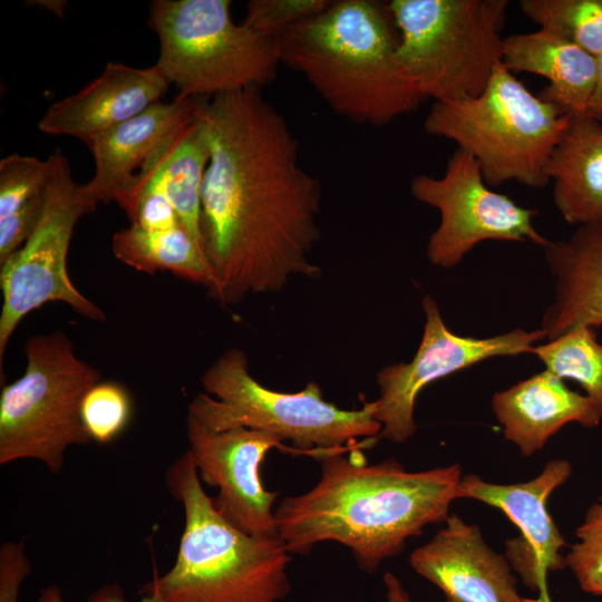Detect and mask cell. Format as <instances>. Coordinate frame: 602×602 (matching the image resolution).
<instances>
[{"label": "cell", "instance_id": "11", "mask_svg": "<svg viewBox=\"0 0 602 602\" xmlns=\"http://www.w3.org/2000/svg\"><path fill=\"white\" fill-rule=\"evenodd\" d=\"M410 193L440 214L426 250L435 266L458 265L486 240H528L543 247L550 242L533 224L537 210L520 206L507 195L492 191L475 158L459 148L449 156L443 176H415Z\"/></svg>", "mask_w": 602, "mask_h": 602}, {"label": "cell", "instance_id": "34", "mask_svg": "<svg viewBox=\"0 0 602 602\" xmlns=\"http://www.w3.org/2000/svg\"><path fill=\"white\" fill-rule=\"evenodd\" d=\"M598 71L594 89L589 100L586 114L602 124V54L596 57Z\"/></svg>", "mask_w": 602, "mask_h": 602}, {"label": "cell", "instance_id": "4", "mask_svg": "<svg viewBox=\"0 0 602 602\" xmlns=\"http://www.w3.org/2000/svg\"><path fill=\"white\" fill-rule=\"evenodd\" d=\"M166 483L183 506L184 530L174 565L146 592L165 602H280L288 595L290 553L281 537L230 524L203 489L187 450L167 469Z\"/></svg>", "mask_w": 602, "mask_h": 602}, {"label": "cell", "instance_id": "33", "mask_svg": "<svg viewBox=\"0 0 602 602\" xmlns=\"http://www.w3.org/2000/svg\"><path fill=\"white\" fill-rule=\"evenodd\" d=\"M36 602H65L60 588L49 585L41 590ZM90 602H127L118 588L109 586L99 590ZM137 602H165L162 596L154 591H147L146 595Z\"/></svg>", "mask_w": 602, "mask_h": 602}, {"label": "cell", "instance_id": "16", "mask_svg": "<svg viewBox=\"0 0 602 602\" xmlns=\"http://www.w3.org/2000/svg\"><path fill=\"white\" fill-rule=\"evenodd\" d=\"M409 564L443 592L445 602H526L507 559L489 547L477 525L457 514L410 553Z\"/></svg>", "mask_w": 602, "mask_h": 602}, {"label": "cell", "instance_id": "23", "mask_svg": "<svg viewBox=\"0 0 602 602\" xmlns=\"http://www.w3.org/2000/svg\"><path fill=\"white\" fill-rule=\"evenodd\" d=\"M204 108L185 130L175 149L154 178V182L174 206L184 227L202 247L201 195L205 172L211 159Z\"/></svg>", "mask_w": 602, "mask_h": 602}, {"label": "cell", "instance_id": "26", "mask_svg": "<svg viewBox=\"0 0 602 602\" xmlns=\"http://www.w3.org/2000/svg\"><path fill=\"white\" fill-rule=\"evenodd\" d=\"M80 416L91 440L103 445L109 444L124 431L129 423L130 396L123 385L100 380L85 395Z\"/></svg>", "mask_w": 602, "mask_h": 602}, {"label": "cell", "instance_id": "17", "mask_svg": "<svg viewBox=\"0 0 602 602\" xmlns=\"http://www.w3.org/2000/svg\"><path fill=\"white\" fill-rule=\"evenodd\" d=\"M168 85L157 65L136 68L109 61L79 91L51 104L38 128L47 135L75 137L88 146L100 134L162 101Z\"/></svg>", "mask_w": 602, "mask_h": 602}, {"label": "cell", "instance_id": "6", "mask_svg": "<svg viewBox=\"0 0 602 602\" xmlns=\"http://www.w3.org/2000/svg\"><path fill=\"white\" fill-rule=\"evenodd\" d=\"M571 118L499 62L480 95L434 101L424 129L472 155L487 185L540 188L550 182L545 167Z\"/></svg>", "mask_w": 602, "mask_h": 602}, {"label": "cell", "instance_id": "14", "mask_svg": "<svg viewBox=\"0 0 602 602\" xmlns=\"http://www.w3.org/2000/svg\"><path fill=\"white\" fill-rule=\"evenodd\" d=\"M187 453L201 482L219 489L215 509L234 527L254 536L279 535L274 504L279 492L265 488L260 467L271 449L298 454L279 438L255 429L214 431L187 414Z\"/></svg>", "mask_w": 602, "mask_h": 602}, {"label": "cell", "instance_id": "19", "mask_svg": "<svg viewBox=\"0 0 602 602\" xmlns=\"http://www.w3.org/2000/svg\"><path fill=\"white\" fill-rule=\"evenodd\" d=\"M544 252L555 278V299L541 322L547 341L574 328L601 327L602 217L579 225L567 240L550 241Z\"/></svg>", "mask_w": 602, "mask_h": 602}, {"label": "cell", "instance_id": "8", "mask_svg": "<svg viewBox=\"0 0 602 602\" xmlns=\"http://www.w3.org/2000/svg\"><path fill=\"white\" fill-rule=\"evenodd\" d=\"M230 0H154L148 26L157 33V67L181 97L261 88L281 64L276 38L258 33L231 13Z\"/></svg>", "mask_w": 602, "mask_h": 602}, {"label": "cell", "instance_id": "28", "mask_svg": "<svg viewBox=\"0 0 602 602\" xmlns=\"http://www.w3.org/2000/svg\"><path fill=\"white\" fill-rule=\"evenodd\" d=\"M575 536L565 555L566 567L581 590L602 596V497L590 506Z\"/></svg>", "mask_w": 602, "mask_h": 602}, {"label": "cell", "instance_id": "1", "mask_svg": "<svg viewBox=\"0 0 602 602\" xmlns=\"http://www.w3.org/2000/svg\"><path fill=\"white\" fill-rule=\"evenodd\" d=\"M211 159L201 195L203 250L213 299L223 305L281 291L294 275L317 278L319 181L299 163L283 115L252 87L210 98Z\"/></svg>", "mask_w": 602, "mask_h": 602}, {"label": "cell", "instance_id": "25", "mask_svg": "<svg viewBox=\"0 0 602 602\" xmlns=\"http://www.w3.org/2000/svg\"><path fill=\"white\" fill-rule=\"evenodd\" d=\"M520 7L540 29L602 54V0H522Z\"/></svg>", "mask_w": 602, "mask_h": 602}, {"label": "cell", "instance_id": "9", "mask_svg": "<svg viewBox=\"0 0 602 602\" xmlns=\"http://www.w3.org/2000/svg\"><path fill=\"white\" fill-rule=\"evenodd\" d=\"M23 351V375L0 394V464L35 459L59 473L69 447L91 441L80 408L101 377L62 331L30 337Z\"/></svg>", "mask_w": 602, "mask_h": 602}, {"label": "cell", "instance_id": "15", "mask_svg": "<svg viewBox=\"0 0 602 602\" xmlns=\"http://www.w3.org/2000/svg\"><path fill=\"white\" fill-rule=\"evenodd\" d=\"M571 474L570 462L552 459L527 482L494 484L467 474L462 476L457 488V499L470 498L491 505L518 528L521 535L506 542L505 557L524 585L540 593L535 602H551L547 573L566 567L565 555L561 553L566 543L547 511V499Z\"/></svg>", "mask_w": 602, "mask_h": 602}, {"label": "cell", "instance_id": "30", "mask_svg": "<svg viewBox=\"0 0 602 602\" xmlns=\"http://www.w3.org/2000/svg\"><path fill=\"white\" fill-rule=\"evenodd\" d=\"M45 200L46 191L12 214L0 219V265L17 253L31 236L42 215Z\"/></svg>", "mask_w": 602, "mask_h": 602}, {"label": "cell", "instance_id": "27", "mask_svg": "<svg viewBox=\"0 0 602 602\" xmlns=\"http://www.w3.org/2000/svg\"><path fill=\"white\" fill-rule=\"evenodd\" d=\"M54 171V159L11 154L0 161V219L43 193Z\"/></svg>", "mask_w": 602, "mask_h": 602}, {"label": "cell", "instance_id": "20", "mask_svg": "<svg viewBox=\"0 0 602 602\" xmlns=\"http://www.w3.org/2000/svg\"><path fill=\"white\" fill-rule=\"evenodd\" d=\"M502 64L513 74L542 76L537 95L570 117L584 116L594 89L598 59L575 43L545 30L504 38Z\"/></svg>", "mask_w": 602, "mask_h": 602}, {"label": "cell", "instance_id": "35", "mask_svg": "<svg viewBox=\"0 0 602 602\" xmlns=\"http://www.w3.org/2000/svg\"><path fill=\"white\" fill-rule=\"evenodd\" d=\"M382 582L386 589L387 602H414L399 577L394 573H385Z\"/></svg>", "mask_w": 602, "mask_h": 602}, {"label": "cell", "instance_id": "13", "mask_svg": "<svg viewBox=\"0 0 602 602\" xmlns=\"http://www.w3.org/2000/svg\"><path fill=\"white\" fill-rule=\"evenodd\" d=\"M207 98L177 97L156 103L139 115L100 134L88 145L95 172L81 184L85 198L97 207L115 202L132 216L144 190L154 181Z\"/></svg>", "mask_w": 602, "mask_h": 602}, {"label": "cell", "instance_id": "3", "mask_svg": "<svg viewBox=\"0 0 602 602\" xmlns=\"http://www.w3.org/2000/svg\"><path fill=\"white\" fill-rule=\"evenodd\" d=\"M281 64L301 74L337 115L386 126L426 100L398 59L388 3L337 0L278 38Z\"/></svg>", "mask_w": 602, "mask_h": 602}, {"label": "cell", "instance_id": "22", "mask_svg": "<svg viewBox=\"0 0 602 602\" xmlns=\"http://www.w3.org/2000/svg\"><path fill=\"white\" fill-rule=\"evenodd\" d=\"M111 251L117 260L139 272L169 271L207 289L212 285L205 252L183 224L164 231H147L130 224L114 233Z\"/></svg>", "mask_w": 602, "mask_h": 602}, {"label": "cell", "instance_id": "29", "mask_svg": "<svg viewBox=\"0 0 602 602\" xmlns=\"http://www.w3.org/2000/svg\"><path fill=\"white\" fill-rule=\"evenodd\" d=\"M329 0H251L242 21L251 30L279 38L291 27L322 12Z\"/></svg>", "mask_w": 602, "mask_h": 602}, {"label": "cell", "instance_id": "2", "mask_svg": "<svg viewBox=\"0 0 602 602\" xmlns=\"http://www.w3.org/2000/svg\"><path fill=\"white\" fill-rule=\"evenodd\" d=\"M319 462L318 483L276 505L279 536L290 554H309L322 542L344 545L368 573L446 521L463 476L459 464L420 472L395 459L368 464L359 449Z\"/></svg>", "mask_w": 602, "mask_h": 602}, {"label": "cell", "instance_id": "10", "mask_svg": "<svg viewBox=\"0 0 602 602\" xmlns=\"http://www.w3.org/2000/svg\"><path fill=\"white\" fill-rule=\"evenodd\" d=\"M54 171L46 190L40 221L25 245L0 265V367L8 342L30 312L49 302L69 305L81 317L104 321L100 307L72 283L67 269L68 250L78 220L94 207L84 196L60 149L52 154Z\"/></svg>", "mask_w": 602, "mask_h": 602}, {"label": "cell", "instance_id": "12", "mask_svg": "<svg viewBox=\"0 0 602 602\" xmlns=\"http://www.w3.org/2000/svg\"><path fill=\"white\" fill-rule=\"evenodd\" d=\"M421 304L426 321L414 358L388 365L377 373L376 419L381 425L378 438L395 444H404L415 435L416 400L425 387L493 357L531 353L535 343L546 338L542 329H513L489 338L459 336L447 328L434 298L425 295Z\"/></svg>", "mask_w": 602, "mask_h": 602}, {"label": "cell", "instance_id": "5", "mask_svg": "<svg viewBox=\"0 0 602 602\" xmlns=\"http://www.w3.org/2000/svg\"><path fill=\"white\" fill-rule=\"evenodd\" d=\"M201 382L205 392L192 399L188 414L214 431L261 430L318 460L359 449L358 438L379 439L376 400L343 409L327 401L314 381L292 394L270 389L251 376L247 356L237 348L222 353Z\"/></svg>", "mask_w": 602, "mask_h": 602}, {"label": "cell", "instance_id": "36", "mask_svg": "<svg viewBox=\"0 0 602 602\" xmlns=\"http://www.w3.org/2000/svg\"><path fill=\"white\" fill-rule=\"evenodd\" d=\"M30 3L32 4L37 3V6L46 10H49L58 16H62L66 7L68 6L67 1H62V0H38V1H30Z\"/></svg>", "mask_w": 602, "mask_h": 602}, {"label": "cell", "instance_id": "24", "mask_svg": "<svg viewBox=\"0 0 602 602\" xmlns=\"http://www.w3.org/2000/svg\"><path fill=\"white\" fill-rule=\"evenodd\" d=\"M531 353L559 378L580 383L602 416V342L594 328H574L544 344L534 346Z\"/></svg>", "mask_w": 602, "mask_h": 602}, {"label": "cell", "instance_id": "32", "mask_svg": "<svg viewBox=\"0 0 602 602\" xmlns=\"http://www.w3.org/2000/svg\"><path fill=\"white\" fill-rule=\"evenodd\" d=\"M30 572L25 543H3L0 547V602H18L20 588Z\"/></svg>", "mask_w": 602, "mask_h": 602}, {"label": "cell", "instance_id": "18", "mask_svg": "<svg viewBox=\"0 0 602 602\" xmlns=\"http://www.w3.org/2000/svg\"><path fill=\"white\" fill-rule=\"evenodd\" d=\"M492 409L503 427L504 438L526 457L541 450L570 423L592 428L602 420L586 395L571 390L547 369L495 392Z\"/></svg>", "mask_w": 602, "mask_h": 602}, {"label": "cell", "instance_id": "21", "mask_svg": "<svg viewBox=\"0 0 602 602\" xmlns=\"http://www.w3.org/2000/svg\"><path fill=\"white\" fill-rule=\"evenodd\" d=\"M553 202L569 224L602 217V124L584 115L572 117L555 144L546 167Z\"/></svg>", "mask_w": 602, "mask_h": 602}, {"label": "cell", "instance_id": "31", "mask_svg": "<svg viewBox=\"0 0 602 602\" xmlns=\"http://www.w3.org/2000/svg\"><path fill=\"white\" fill-rule=\"evenodd\" d=\"M129 221L147 231H164L182 224L174 206L154 181L139 196Z\"/></svg>", "mask_w": 602, "mask_h": 602}, {"label": "cell", "instance_id": "7", "mask_svg": "<svg viewBox=\"0 0 602 602\" xmlns=\"http://www.w3.org/2000/svg\"><path fill=\"white\" fill-rule=\"evenodd\" d=\"M398 59L427 100L480 95L502 62L507 0H392Z\"/></svg>", "mask_w": 602, "mask_h": 602}]
</instances>
